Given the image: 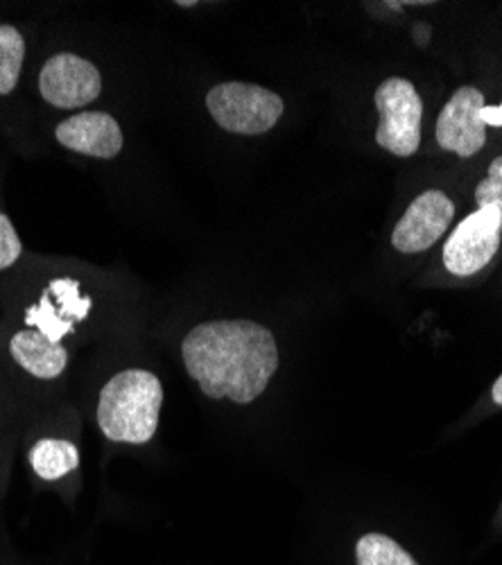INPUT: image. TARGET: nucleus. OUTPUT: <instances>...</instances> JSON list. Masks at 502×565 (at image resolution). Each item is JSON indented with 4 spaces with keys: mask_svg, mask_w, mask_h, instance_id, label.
<instances>
[{
    "mask_svg": "<svg viewBox=\"0 0 502 565\" xmlns=\"http://www.w3.org/2000/svg\"><path fill=\"white\" fill-rule=\"evenodd\" d=\"M55 136L71 152L96 159H114L122 150L120 125L103 111H84L66 118L57 125Z\"/></svg>",
    "mask_w": 502,
    "mask_h": 565,
    "instance_id": "obj_9",
    "label": "nucleus"
},
{
    "mask_svg": "<svg viewBox=\"0 0 502 565\" xmlns=\"http://www.w3.org/2000/svg\"><path fill=\"white\" fill-rule=\"evenodd\" d=\"M381 122L376 143L396 157H413L421 146L424 103L413 82L403 77L385 79L374 96Z\"/></svg>",
    "mask_w": 502,
    "mask_h": 565,
    "instance_id": "obj_4",
    "label": "nucleus"
},
{
    "mask_svg": "<svg viewBox=\"0 0 502 565\" xmlns=\"http://www.w3.org/2000/svg\"><path fill=\"white\" fill-rule=\"evenodd\" d=\"M455 217V204L444 191L430 188L407 206L405 215L392 231V245L400 254H421L448 231Z\"/></svg>",
    "mask_w": 502,
    "mask_h": 565,
    "instance_id": "obj_8",
    "label": "nucleus"
},
{
    "mask_svg": "<svg viewBox=\"0 0 502 565\" xmlns=\"http://www.w3.org/2000/svg\"><path fill=\"white\" fill-rule=\"evenodd\" d=\"M25 323L30 328H34V331H39L41 335L49 338L51 342H55V344H62V338L73 333V326H75L73 321H66L57 312V308L51 301V292L49 290L43 292V297H41V301L36 306L28 308Z\"/></svg>",
    "mask_w": 502,
    "mask_h": 565,
    "instance_id": "obj_14",
    "label": "nucleus"
},
{
    "mask_svg": "<svg viewBox=\"0 0 502 565\" xmlns=\"http://www.w3.org/2000/svg\"><path fill=\"white\" fill-rule=\"evenodd\" d=\"M181 8H193L195 6V0H189V3H179Z\"/></svg>",
    "mask_w": 502,
    "mask_h": 565,
    "instance_id": "obj_20",
    "label": "nucleus"
},
{
    "mask_svg": "<svg viewBox=\"0 0 502 565\" xmlns=\"http://www.w3.org/2000/svg\"><path fill=\"white\" fill-rule=\"evenodd\" d=\"M51 295H55L57 303H60V315L66 319V321H82L86 319L88 310H90V299L82 297L79 295V282L73 280V278H57L51 282L49 288Z\"/></svg>",
    "mask_w": 502,
    "mask_h": 565,
    "instance_id": "obj_15",
    "label": "nucleus"
},
{
    "mask_svg": "<svg viewBox=\"0 0 502 565\" xmlns=\"http://www.w3.org/2000/svg\"><path fill=\"white\" fill-rule=\"evenodd\" d=\"M476 204L478 209L493 206L500 213L502 228V157H495L487 170V177L476 188Z\"/></svg>",
    "mask_w": 502,
    "mask_h": 565,
    "instance_id": "obj_16",
    "label": "nucleus"
},
{
    "mask_svg": "<svg viewBox=\"0 0 502 565\" xmlns=\"http://www.w3.org/2000/svg\"><path fill=\"white\" fill-rule=\"evenodd\" d=\"M191 379L213 401H256L279 369L277 340L249 319H217L195 326L181 344Z\"/></svg>",
    "mask_w": 502,
    "mask_h": 565,
    "instance_id": "obj_1",
    "label": "nucleus"
},
{
    "mask_svg": "<svg viewBox=\"0 0 502 565\" xmlns=\"http://www.w3.org/2000/svg\"><path fill=\"white\" fill-rule=\"evenodd\" d=\"M491 398H493L495 405L502 407V375H500V379H498V381L493 383V387H491Z\"/></svg>",
    "mask_w": 502,
    "mask_h": 565,
    "instance_id": "obj_19",
    "label": "nucleus"
},
{
    "mask_svg": "<svg viewBox=\"0 0 502 565\" xmlns=\"http://www.w3.org/2000/svg\"><path fill=\"white\" fill-rule=\"evenodd\" d=\"M484 107L482 90L476 86H460L444 105L437 118V143L446 152L462 159L476 157L487 146V125L480 118Z\"/></svg>",
    "mask_w": 502,
    "mask_h": 565,
    "instance_id": "obj_7",
    "label": "nucleus"
},
{
    "mask_svg": "<svg viewBox=\"0 0 502 565\" xmlns=\"http://www.w3.org/2000/svg\"><path fill=\"white\" fill-rule=\"evenodd\" d=\"M25 60V41L12 25H0V96L14 90Z\"/></svg>",
    "mask_w": 502,
    "mask_h": 565,
    "instance_id": "obj_12",
    "label": "nucleus"
},
{
    "mask_svg": "<svg viewBox=\"0 0 502 565\" xmlns=\"http://www.w3.org/2000/svg\"><path fill=\"white\" fill-rule=\"evenodd\" d=\"M206 109L222 129L241 136H258L279 122L284 100L274 90L256 84L224 82L209 90Z\"/></svg>",
    "mask_w": 502,
    "mask_h": 565,
    "instance_id": "obj_3",
    "label": "nucleus"
},
{
    "mask_svg": "<svg viewBox=\"0 0 502 565\" xmlns=\"http://www.w3.org/2000/svg\"><path fill=\"white\" fill-rule=\"evenodd\" d=\"M161 405L163 387L154 373L120 371L100 392L98 426L109 441L141 446L157 435Z\"/></svg>",
    "mask_w": 502,
    "mask_h": 565,
    "instance_id": "obj_2",
    "label": "nucleus"
},
{
    "mask_svg": "<svg viewBox=\"0 0 502 565\" xmlns=\"http://www.w3.org/2000/svg\"><path fill=\"white\" fill-rule=\"evenodd\" d=\"M30 463L41 480H60L79 466V452L71 441L41 439L30 450Z\"/></svg>",
    "mask_w": 502,
    "mask_h": 565,
    "instance_id": "obj_11",
    "label": "nucleus"
},
{
    "mask_svg": "<svg viewBox=\"0 0 502 565\" xmlns=\"http://www.w3.org/2000/svg\"><path fill=\"white\" fill-rule=\"evenodd\" d=\"M500 213L493 206L478 209L464 217L444 245V265L455 276L482 271L500 249Z\"/></svg>",
    "mask_w": 502,
    "mask_h": 565,
    "instance_id": "obj_5",
    "label": "nucleus"
},
{
    "mask_svg": "<svg viewBox=\"0 0 502 565\" xmlns=\"http://www.w3.org/2000/svg\"><path fill=\"white\" fill-rule=\"evenodd\" d=\"M43 100L57 109H79L98 100L103 90L100 71L71 53L51 57L39 75Z\"/></svg>",
    "mask_w": 502,
    "mask_h": 565,
    "instance_id": "obj_6",
    "label": "nucleus"
},
{
    "mask_svg": "<svg viewBox=\"0 0 502 565\" xmlns=\"http://www.w3.org/2000/svg\"><path fill=\"white\" fill-rule=\"evenodd\" d=\"M12 358L21 369L32 373L34 379L53 381L64 373L68 353L62 344L51 342L39 331H21L10 342Z\"/></svg>",
    "mask_w": 502,
    "mask_h": 565,
    "instance_id": "obj_10",
    "label": "nucleus"
},
{
    "mask_svg": "<svg viewBox=\"0 0 502 565\" xmlns=\"http://www.w3.org/2000/svg\"><path fill=\"white\" fill-rule=\"evenodd\" d=\"M21 252H23V247H21L14 224L10 222L8 215L0 213V271L12 267L19 260Z\"/></svg>",
    "mask_w": 502,
    "mask_h": 565,
    "instance_id": "obj_17",
    "label": "nucleus"
},
{
    "mask_svg": "<svg viewBox=\"0 0 502 565\" xmlns=\"http://www.w3.org/2000/svg\"><path fill=\"white\" fill-rule=\"evenodd\" d=\"M480 118H482V122H484L487 127H502V103H500L498 107L484 105V107L480 109Z\"/></svg>",
    "mask_w": 502,
    "mask_h": 565,
    "instance_id": "obj_18",
    "label": "nucleus"
},
{
    "mask_svg": "<svg viewBox=\"0 0 502 565\" xmlns=\"http://www.w3.org/2000/svg\"><path fill=\"white\" fill-rule=\"evenodd\" d=\"M357 565H419L394 539L385 534H364L355 545Z\"/></svg>",
    "mask_w": 502,
    "mask_h": 565,
    "instance_id": "obj_13",
    "label": "nucleus"
}]
</instances>
